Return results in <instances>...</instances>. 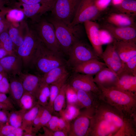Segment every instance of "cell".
Returning a JSON list of instances; mask_svg holds the SVG:
<instances>
[{
	"label": "cell",
	"instance_id": "46",
	"mask_svg": "<svg viewBox=\"0 0 136 136\" xmlns=\"http://www.w3.org/2000/svg\"><path fill=\"white\" fill-rule=\"evenodd\" d=\"M42 109V107L41 106L38 114L33 122L32 130L36 133L42 128L41 125V119Z\"/></svg>",
	"mask_w": 136,
	"mask_h": 136
},
{
	"label": "cell",
	"instance_id": "7",
	"mask_svg": "<svg viewBox=\"0 0 136 136\" xmlns=\"http://www.w3.org/2000/svg\"><path fill=\"white\" fill-rule=\"evenodd\" d=\"M81 0H56L51 10L52 17L69 25Z\"/></svg>",
	"mask_w": 136,
	"mask_h": 136
},
{
	"label": "cell",
	"instance_id": "4",
	"mask_svg": "<svg viewBox=\"0 0 136 136\" xmlns=\"http://www.w3.org/2000/svg\"><path fill=\"white\" fill-rule=\"evenodd\" d=\"M49 21L54 27L56 37L62 52L67 55L75 43L81 37L85 31L84 26L79 24L70 27L52 17Z\"/></svg>",
	"mask_w": 136,
	"mask_h": 136
},
{
	"label": "cell",
	"instance_id": "50",
	"mask_svg": "<svg viewBox=\"0 0 136 136\" xmlns=\"http://www.w3.org/2000/svg\"><path fill=\"white\" fill-rule=\"evenodd\" d=\"M9 111L0 110V123L5 124L8 122Z\"/></svg>",
	"mask_w": 136,
	"mask_h": 136
},
{
	"label": "cell",
	"instance_id": "60",
	"mask_svg": "<svg viewBox=\"0 0 136 136\" xmlns=\"http://www.w3.org/2000/svg\"><path fill=\"white\" fill-rule=\"evenodd\" d=\"M6 73H0V81L2 79L4 75Z\"/></svg>",
	"mask_w": 136,
	"mask_h": 136
},
{
	"label": "cell",
	"instance_id": "55",
	"mask_svg": "<svg viewBox=\"0 0 136 136\" xmlns=\"http://www.w3.org/2000/svg\"><path fill=\"white\" fill-rule=\"evenodd\" d=\"M9 3V0H0V10L4 8V6Z\"/></svg>",
	"mask_w": 136,
	"mask_h": 136
},
{
	"label": "cell",
	"instance_id": "27",
	"mask_svg": "<svg viewBox=\"0 0 136 136\" xmlns=\"http://www.w3.org/2000/svg\"><path fill=\"white\" fill-rule=\"evenodd\" d=\"M41 106L37 103L33 107L24 114L21 127L24 131L33 132L32 130L33 121L38 114Z\"/></svg>",
	"mask_w": 136,
	"mask_h": 136
},
{
	"label": "cell",
	"instance_id": "31",
	"mask_svg": "<svg viewBox=\"0 0 136 136\" xmlns=\"http://www.w3.org/2000/svg\"><path fill=\"white\" fill-rule=\"evenodd\" d=\"M37 103L34 96L29 93L24 92L20 100L19 107L20 110L25 113L32 108Z\"/></svg>",
	"mask_w": 136,
	"mask_h": 136
},
{
	"label": "cell",
	"instance_id": "34",
	"mask_svg": "<svg viewBox=\"0 0 136 136\" xmlns=\"http://www.w3.org/2000/svg\"><path fill=\"white\" fill-rule=\"evenodd\" d=\"M66 105L65 108L61 111L59 114L61 117L71 122L78 115L80 109L74 105Z\"/></svg>",
	"mask_w": 136,
	"mask_h": 136
},
{
	"label": "cell",
	"instance_id": "13",
	"mask_svg": "<svg viewBox=\"0 0 136 136\" xmlns=\"http://www.w3.org/2000/svg\"><path fill=\"white\" fill-rule=\"evenodd\" d=\"M136 17L110 10L109 8L98 21L119 27H136Z\"/></svg>",
	"mask_w": 136,
	"mask_h": 136
},
{
	"label": "cell",
	"instance_id": "3",
	"mask_svg": "<svg viewBox=\"0 0 136 136\" xmlns=\"http://www.w3.org/2000/svg\"><path fill=\"white\" fill-rule=\"evenodd\" d=\"M62 53L47 48L40 40L32 58L29 69L34 70L42 76L55 68L67 64Z\"/></svg>",
	"mask_w": 136,
	"mask_h": 136
},
{
	"label": "cell",
	"instance_id": "44",
	"mask_svg": "<svg viewBox=\"0 0 136 136\" xmlns=\"http://www.w3.org/2000/svg\"><path fill=\"white\" fill-rule=\"evenodd\" d=\"M99 34L102 45L106 44H108L113 42V39L112 37L106 30L100 28Z\"/></svg>",
	"mask_w": 136,
	"mask_h": 136
},
{
	"label": "cell",
	"instance_id": "6",
	"mask_svg": "<svg viewBox=\"0 0 136 136\" xmlns=\"http://www.w3.org/2000/svg\"><path fill=\"white\" fill-rule=\"evenodd\" d=\"M95 1L81 0L73 20L69 26L73 27L88 21L99 20L104 13L97 9Z\"/></svg>",
	"mask_w": 136,
	"mask_h": 136
},
{
	"label": "cell",
	"instance_id": "18",
	"mask_svg": "<svg viewBox=\"0 0 136 136\" xmlns=\"http://www.w3.org/2000/svg\"><path fill=\"white\" fill-rule=\"evenodd\" d=\"M115 49L124 63L136 56V43L131 41H114Z\"/></svg>",
	"mask_w": 136,
	"mask_h": 136
},
{
	"label": "cell",
	"instance_id": "2",
	"mask_svg": "<svg viewBox=\"0 0 136 136\" xmlns=\"http://www.w3.org/2000/svg\"><path fill=\"white\" fill-rule=\"evenodd\" d=\"M95 112L119 129L118 136H136V120L99 99Z\"/></svg>",
	"mask_w": 136,
	"mask_h": 136
},
{
	"label": "cell",
	"instance_id": "9",
	"mask_svg": "<svg viewBox=\"0 0 136 136\" xmlns=\"http://www.w3.org/2000/svg\"><path fill=\"white\" fill-rule=\"evenodd\" d=\"M39 39L48 49L62 53L57 40L52 24L49 21L43 20L37 25L36 32Z\"/></svg>",
	"mask_w": 136,
	"mask_h": 136
},
{
	"label": "cell",
	"instance_id": "5",
	"mask_svg": "<svg viewBox=\"0 0 136 136\" xmlns=\"http://www.w3.org/2000/svg\"><path fill=\"white\" fill-rule=\"evenodd\" d=\"M67 64L72 67L90 60L100 59L91 46L81 39H78L69 50Z\"/></svg>",
	"mask_w": 136,
	"mask_h": 136
},
{
	"label": "cell",
	"instance_id": "35",
	"mask_svg": "<svg viewBox=\"0 0 136 136\" xmlns=\"http://www.w3.org/2000/svg\"><path fill=\"white\" fill-rule=\"evenodd\" d=\"M9 112L8 123L9 125L15 128H21L23 117L25 113L21 110H12Z\"/></svg>",
	"mask_w": 136,
	"mask_h": 136
},
{
	"label": "cell",
	"instance_id": "20",
	"mask_svg": "<svg viewBox=\"0 0 136 136\" xmlns=\"http://www.w3.org/2000/svg\"><path fill=\"white\" fill-rule=\"evenodd\" d=\"M17 76L22 82L24 92L29 93L35 97L42 83V76L22 72Z\"/></svg>",
	"mask_w": 136,
	"mask_h": 136
},
{
	"label": "cell",
	"instance_id": "49",
	"mask_svg": "<svg viewBox=\"0 0 136 136\" xmlns=\"http://www.w3.org/2000/svg\"><path fill=\"white\" fill-rule=\"evenodd\" d=\"M58 123L59 130L65 131L68 133L70 129V122L60 117L58 119Z\"/></svg>",
	"mask_w": 136,
	"mask_h": 136
},
{
	"label": "cell",
	"instance_id": "38",
	"mask_svg": "<svg viewBox=\"0 0 136 136\" xmlns=\"http://www.w3.org/2000/svg\"><path fill=\"white\" fill-rule=\"evenodd\" d=\"M8 33L14 44L16 52L17 48L23 43L24 38L20 34L18 30L15 28H10Z\"/></svg>",
	"mask_w": 136,
	"mask_h": 136
},
{
	"label": "cell",
	"instance_id": "56",
	"mask_svg": "<svg viewBox=\"0 0 136 136\" xmlns=\"http://www.w3.org/2000/svg\"><path fill=\"white\" fill-rule=\"evenodd\" d=\"M11 111L12 110L6 105L0 102V109Z\"/></svg>",
	"mask_w": 136,
	"mask_h": 136
},
{
	"label": "cell",
	"instance_id": "37",
	"mask_svg": "<svg viewBox=\"0 0 136 136\" xmlns=\"http://www.w3.org/2000/svg\"><path fill=\"white\" fill-rule=\"evenodd\" d=\"M65 94L67 104L74 105L78 108L76 90L70 86L67 83Z\"/></svg>",
	"mask_w": 136,
	"mask_h": 136
},
{
	"label": "cell",
	"instance_id": "45",
	"mask_svg": "<svg viewBox=\"0 0 136 136\" xmlns=\"http://www.w3.org/2000/svg\"><path fill=\"white\" fill-rule=\"evenodd\" d=\"M8 17L10 20L15 21H20L24 17V13L21 11L13 9L9 11Z\"/></svg>",
	"mask_w": 136,
	"mask_h": 136
},
{
	"label": "cell",
	"instance_id": "53",
	"mask_svg": "<svg viewBox=\"0 0 136 136\" xmlns=\"http://www.w3.org/2000/svg\"><path fill=\"white\" fill-rule=\"evenodd\" d=\"M8 11V9L5 8L1 10L0 11V21L4 19L5 15Z\"/></svg>",
	"mask_w": 136,
	"mask_h": 136
},
{
	"label": "cell",
	"instance_id": "42",
	"mask_svg": "<svg viewBox=\"0 0 136 136\" xmlns=\"http://www.w3.org/2000/svg\"><path fill=\"white\" fill-rule=\"evenodd\" d=\"M52 114L46 107H42L41 119L42 127L43 126H45L50 120L52 116Z\"/></svg>",
	"mask_w": 136,
	"mask_h": 136
},
{
	"label": "cell",
	"instance_id": "51",
	"mask_svg": "<svg viewBox=\"0 0 136 136\" xmlns=\"http://www.w3.org/2000/svg\"><path fill=\"white\" fill-rule=\"evenodd\" d=\"M9 23L5 19L0 21V34L3 32L6 31L8 27Z\"/></svg>",
	"mask_w": 136,
	"mask_h": 136
},
{
	"label": "cell",
	"instance_id": "58",
	"mask_svg": "<svg viewBox=\"0 0 136 136\" xmlns=\"http://www.w3.org/2000/svg\"><path fill=\"white\" fill-rule=\"evenodd\" d=\"M123 0H112L111 5H115L121 3Z\"/></svg>",
	"mask_w": 136,
	"mask_h": 136
},
{
	"label": "cell",
	"instance_id": "14",
	"mask_svg": "<svg viewBox=\"0 0 136 136\" xmlns=\"http://www.w3.org/2000/svg\"><path fill=\"white\" fill-rule=\"evenodd\" d=\"M75 73L67 83L69 85L76 90L91 92L98 96L100 90L94 82L93 76Z\"/></svg>",
	"mask_w": 136,
	"mask_h": 136
},
{
	"label": "cell",
	"instance_id": "40",
	"mask_svg": "<svg viewBox=\"0 0 136 136\" xmlns=\"http://www.w3.org/2000/svg\"><path fill=\"white\" fill-rule=\"evenodd\" d=\"M43 128L44 133H39V136H68V133L62 130H51L45 126H43Z\"/></svg>",
	"mask_w": 136,
	"mask_h": 136
},
{
	"label": "cell",
	"instance_id": "54",
	"mask_svg": "<svg viewBox=\"0 0 136 136\" xmlns=\"http://www.w3.org/2000/svg\"><path fill=\"white\" fill-rule=\"evenodd\" d=\"M7 55L6 51L0 45V59Z\"/></svg>",
	"mask_w": 136,
	"mask_h": 136
},
{
	"label": "cell",
	"instance_id": "22",
	"mask_svg": "<svg viewBox=\"0 0 136 136\" xmlns=\"http://www.w3.org/2000/svg\"><path fill=\"white\" fill-rule=\"evenodd\" d=\"M56 0H49L47 1L33 4H28L20 3L18 4L23 7L24 13L27 16L41 15L45 12L51 11Z\"/></svg>",
	"mask_w": 136,
	"mask_h": 136
},
{
	"label": "cell",
	"instance_id": "12",
	"mask_svg": "<svg viewBox=\"0 0 136 136\" xmlns=\"http://www.w3.org/2000/svg\"><path fill=\"white\" fill-rule=\"evenodd\" d=\"M98 21L100 28L107 30L112 37L113 41L136 43V27H119L102 21Z\"/></svg>",
	"mask_w": 136,
	"mask_h": 136
},
{
	"label": "cell",
	"instance_id": "23",
	"mask_svg": "<svg viewBox=\"0 0 136 136\" xmlns=\"http://www.w3.org/2000/svg\"><path fill=\"white\" fill-rule=\"evenodd\" d=\"M8 76L10 98L14 105L19 107L21 98L24 92L22 82L17 76Z\"/></svg>",
	"mask_w": 136,
	"mask_h": 136
},
{
	"label": "cell",
	"instance_id": "52",
	"mask_svg": "<svg viewBox=\"0 0 136 136\" xmlns=\"http://www.w3.org/2000/svg\"><path fill=\"white\" fill-rule=\"evenodd\" d=\"M49 0H20V3L28 4H33L47 1Z\"/></svg>",
	"mask_w": 136,
	"mask_h": 136
},
{
	"label": "cell",
	"instance_id": "39",
	"mask_svg": "<svg viewBox=\"0 0 136 136\" xmlns=\"http://www.w3.org/2000/svg\"><path fill=\"white\" fill-rule=\"evenodd\" d=\"M124 64L123 69L121 72L136 75V56L134 57Z\"/></svg>",
	"mask_w": 136,
	"mask_h": 136
},
{
	"label": "cell",
	"instance_id": "8",
	"mask_svg": "<svg viewBox=\"0 0 136 136\" xmlns=\"http://www.w3.org/2000/svg\"><path fill=\"white\" fill-rule=\"evenodd\" d=\"M40 40L36 32L27 34L23 43L17 49L16 53L21 58L23 69H29L31 60L40 42Z\"/></svg>",
	"mask_w": 136,
	"mask_h": 136
},
{
	"label": "cell",
	"instance_id": "29",
	"mask_svg": "<svg viewBox=\"0 0 136 136\" xmlns=\"http://www.w3.org/2000/svg\"><path fill=\"white\" fill-rule=\"evenodd\" d=\"M67 73L65 65L55 68L41 76L42 82L49 85Z\"/></svg>",
	"mask_w": 136,
	"mask_h": 136
},
{
	"label": "cell",
	"instance_id": "36",
	"mask_svg": "<svg viewBox=\"0 0 136 136\" xmlns=\"http://www.w3.org/2000/svg\"><path fill=\"white\" fill-rule=\"evenodd\" d=\"M24 130L21 128H15L10 125L0 123V136H9L13 134L15 136H22Z\"/></svg>",
	"mask_w": 136,
	"mask_h": 136
},
{
	"label": "cell",
	"instance_id": "24",
	"mask_svg": "<svg viewBox=\"0 0 136 136\" xmlns=\"http://www.w3.org/2000/svg\"><path fill=\"white\" fill-rule=\"evenodd\" d=\"M77 94L78 107L82 108H95L99 100L98 95L91 92L82 90H76Z\"/></svg>",
	"mask_w": 136,
	"mask_h": 136
},
{
	"label": "cell",
	"instance_id": "21",
	"mask_svg": "<svg viewBox=\"0 0 136 136\" xmlns=\"http://www.w3.org/2000/svg\"><path fill=\"white\" fill-rule=\"evenodd\" d=\"M106 67L104 62L99 60L93 59L79 64L72 68L75 73L93 76Z\"/></svg>",
	"mask_w": 136,
	"mask_h": 136
},
{
	"label": "cell",
	"instance_id": "17",
	"mask_svg": "<svg viewBox=\"0 0 136 136\" xmlns=\"http://www.w3.org/2000/svg\"><path fill=\"white\" fill-rule=\"evenodd\" d=\"M0 64L9 76H17L23 70L22 59L17 54L7 55L0 59Z\"/></svg>",
	"mask_w": 136,
	"mask_h": 136
},
{
	"label": "cell",
	"instance_id": "48",
	"mask_svg": "<svg viewBox=\"0 0 136 136\" xmlns=\"http://www.w3.org/2000/svg\"><path fill=\"white\" fill-rule=\"evenodd\" d=\"M0 102L6 105L12 110H16L14 105L5 94L0 93Z\"/></svg>",
	"mask_w": 136,
	"mask_h": 136
},
{
	"label": "cell",
	"instance_id": "28",
	"mask_svg": "<svg viewBox=\"0 0 136 136\" xmlns=\"http://www.w3.org/2000/svg\"><path fill=\"white\" fill-rule=\"evenodd\" d=\"M110 9L136 17V0H123L120 3L111 5Z\"/></svg>",
	"mask_w": 136,
	"mask_h": 136
},
{
	"label": "cell",
	"instance_id": "57",
	"mask_svg": "<svg viewBox=\"0 0 136 136\" xmlns=\"http://www.w3.org/2000/svg\"><path fill=\"white\" fill-rule=\"evenodd\" d=\"M37 136L36 133L33 132H26L24 131L23 136Z\"/></svg>",
	"mask_w": 136,
	"mask_h": 136
},
{
	"label": "cell",
	"instance_id": "11",
	"mask_svg": "<svg viewBox=\"0 0 136 136\" xmlns=\"http://www.w3.org/2000/svg\"><path fill=\"white\" fill-rule=\"evenodd\" d=\"M95 108H84L70 122L68 136H86Z\"/></svg>",
	"mask_w": 136,
	"mask_h": 136
},
{
	"label": "cell",
	"instance_id": "61",
	"mask_svg": "<svg viewBox=\"0 0 136 136\" xmlns=\"http://www.w3.org/2000/svg\"></svg>",
	"mask_w": 136,
	"mask_h": 136
},
{
	"label": "cell",
	"instance_id": "32",
	"mask_svg": "<svg viewBox=\"0 0 136 136\" xmlns=\"http://www.w3.org/2000/svg\"><path fill=\"white\" fill-rule=\"evenodd\" d=\"M0 45L6 51L8 55L17 54L14 44L6 31L0 34Z\"/></svg>",
	"mask_w": 136,
	"mask_h": 136
},
{
	"label": "cell",
	"instance_id": "47",
	"mask_svg": "<svg viewBox=\"0 0 136 136\" xmlns=\"http://www.w3.org/2000/svg\"><path fill=\"white\" fill-rule=\"evenodd\" d=\"M59 118V117L56 116L52 115L50 120L45 126L52 130H60L58 126Z\"/></svg>",
	"mask_w": 136,
	"mask_h": 136
},
{
	"label": "cell",
	"instance_id": "41",
	"mask_svg": "<svg viewBox=\"0 0 136 136\" xmlns=\"http://www.w3.org/2000/svg\"><path fill=\"white\" fill-rule=\"evenodd\" d=\"M112 0H95V5L98 10L104 13L109 8Z\"/></svg>",
	"mask_w": 136,
	"mask_h": 136
},
{
	"label": "cell",
	"instance_id": "19",
	"mask_svg": "<svg viewBox=\"0 0 136 136\" xmlns=\"http://www.w3.org/2000/svg\"><path fill=\"white\" fill-rule=\"evenodd\" d=\"M93 80L96 85L109 88L116 87L118 77L117 74L106 67L95 75Z\"/></svg>",
	"mask_w": 136,
	"mask_h": 136
},
{
	"label": "cell",
	"instance_id": "33",
	"mask_svg": "<svg viewBox=\"0 0 136 136\" xmlns=\"http://www.w3.org/2000/svg\"><path fill=\"white\" fill-rule=\"evenodd\" d=\"M67 83H65L62 86L58 94L55 99L53 104V113H59L65 107V90Z\"/></svg>",
	"mask_w": 136,
	"mask_h": 136
},
{
	"label": "cell",
	"instance_id": "59",
	"mask_svg": "<svg viewBox=\"0 0 136 136\" xmlns=\"http://www.w3.org/2000/svg\"><path fill=\"white\" fill-rule=\"evenodd\" d=\"M0 73H6L3 67L0 64Z\"/></svg>",
	"mask_w": 136,
	"mask_h": 136
},
{
	"label": "cell",
	"instance_id": "43",
	"mask_svg": "<svg viewBox=\"0 0 136 136\" xmlns=\"http://www.w3.org/2000/svg\"><path fill=\"white\" fill-rule=\"evenodd\" d=\"M9 89L10 83L8 76L6 73L0 81V93L5 94L9 93Z\"/></svg>",
	"mask_w": 136,
	"mask_h": 136
},
{
	"label": "cell",
	"instance_id": "30",
	"mask_svg": "<svg viewBox=\"0 0 136 136\" xmlns=\"http://www.w3.org/2000/svg\"><path fill=\"white\" fill-rule=\"evenodd\" d=\"M50 95L49 85L42 82L35 95L38 103L42 106L46 107Z\"/></svg>",
	"mask_w": 136,
	"mask_h": 136
},
{
	"label": "cell",
	"instance_id": "1",
	"mask_svg": "<svg viewBox=\"0 0 136 136\" xmlns=\"http://www.w3.org/2000/svg\"><path fill=\"white\" fill-rule=\"evenodd\" d=\"M97 85L100 91L99 99L116 108L128 117L136 120V94L116 87L105 88Z\"/></svg>",
	"mask_w": 136,
	"mask_h": 136
},
{
	"label": "cell",
	"instance_id": "15",
	"mask_svg": "<svg viewBox=\"0 0 136 136\" xmlns=\"http://www.w3.org/2000/svg\"><path fill=\"white\" fill-rule=\"evenodd\" d=\"M85 32L98 56L101 59L103 51L99 34L100 26L95 21H88L83 23Z\"/></svg>",
	"mask_w": 136,
	"mask_h": 136
},
{
	"label": "cell",
	"instance_id": "25",
	"mask_svg": "<svg viewBox=\"0 0 136 136\" xmlns=\"http://www.w3.org/2000/svg\"><path fill=\"white\" fill-rule=\"evenodd\" d=\"M118 76V80L116 87L136 94V75L122 72Z\"/></svg>",
	"mask_w": 136,
	"mask_h": 136
},
{
	"label": "cell",
	"instance_id": "10",
	"mask_svg": "<svg viewBox=\"0 0 136 136\" xmlns=\"http://www.w3.org/2000/svg\"><path fill=\"white\" fill-rule=\"evenodd\" d=\"M119 131L118 129L94 111L86 136H118Z\"/></svg>",
	"mask_w": 136,
	"mask_h": 136
},
{
	"label": "cell",
	"instance_id": "16",
	"mask_svg": "<svg viewBox=\"0 0 136 136\" xmlns=\"http://www.w3.org/2000/svg\"><path fill=\"white\" fill-rule=\"evenodd\" d=\"M101 59L104 61L107 67L117 75L122 71L124 63L115 50L112 43L107 44Z\"/></svg>",
	"mask_w": 136,
	"mask_h": 136
},
{
	"label": "cell",
	"instance_id": "26",
	"mask_svg": "<svg viewBox=\"0 0 136 136\" xmlns=\"http://www.w3.org/2000/svg\"><path fill=\"white\" fill-rule=\"evenodd\" d=\"M69 75L68 72L58 80L49 85L50 95L48 103L46 107L52 114L53 113V104L54 101L62 86L66 83Z\"/></svg>",
	"mask_w": 136,
	"mask_h": 136
}]
</instances>
